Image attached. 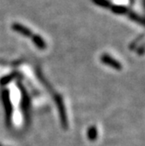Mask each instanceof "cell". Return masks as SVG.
Returning <instances> with one entry per match:
<instances>
[{
  "instance_id": "cell-3",
  "label": "cell",
  "mask_w": 145,
  "mask_h": 146,
  "mask_svg": "<svg viewBox=\"0 0 145 146\" xmlns=\"http://www.w3.org/2000/svg\"><path fill=\"white\" fill-rule=\"evenodd\" d=\"M32 40L34 43V45L40 50H45L46 48V43L44 40V38L37 34H33L32 36Z\"/></svg>"
},
{
  "instance_id": "cell-1",
  "label": "cell",
  "mask_w": 145,
  "mask_h": 146,
  "mask_svg": "<svg viewBox=\"0 0 145 146\" xmlns=\"http://www.w3.org/2000/svg\"><path fill=\"white\" fill-rule=\"evenodd\" d=\"M101 61L103 64L109 66V67L113 68L115 70H121L122 68V64L119 61H118L117 60H115V58L111 57L109 54H102L101 56Z\"/></svg>"
},
{
  "instance_id": "cell-6",
  "label": "cell",
  "mask_w": 145,
  "mask_h": 146,
  "mask_svg": "<svg viewBox=\"0 0 145 146\" xmlns=\"http://www.w3.org/2000/svg\"><path fill=\"white\" fill-rule=\"evenodd\" d=\"M16 77V73H13V74H10L8 75H5V77H3L1 79V81H0V82H1L2 85H5V84H8L11 80H13Z\"/></svg>"
},
{
  "instance_id": "cell-5",
  "label": "cell",
  "mask_w": 145,
  "mask_h": 146,
  "mask_svg": "<svg viewBox=\"0 0 145 146\" xmlns=\"http://www.w3.org/2000/svg\"><path fill=\"white\" fill-rule=\"evenodd\" d=\"M93 2L96 5L106 9H110V7L112 6V4L109 0H93Z\"/></svg>"
},
{
  "instance_id": "cell-4",
  "label": "cell",
  "mask_w": 145,
  "mask_h": 146,
  "mask_svg": "<svg viewBox=\"0 0 145 146\" xmlns=\"http://www.w3.org/2000/svg\"><path fill=\"white\" fill-rule=\"evenodd\" d=\"M110 9H111L113 13H115V14H117V15H124V14H127V13L128 12V8L123 6V5H112Z\"/></svg>"
},
{
  "instance_id": "cell-2",
  "label": "cell",
  "mask_w": 145,
  "mask_h": 146,
  "mask_svg": "<svg viewBox=\"0 0 145 146\" xmlns=\"http://www.w3.org/2000/svg\"><path fill=\"white\" fill-rule=\"evenodd\" d=\"M11 29L13 31H15L16 33L21 34L22 36L24 37H26V38H30L33 35L32 32L28 28L24 26V25L22 24H19V23H14L11 25Z\"/></svg>"
},
{
  "instance_id": "cell-7",
  "label": "cell",
  "mask_w": 145,
  "mask_h": 146,
  "mask_svg": "<svg viewBox=\"0 0 145 146\" xmlns=\"http://www.w3.org/2000/svg\"><path fill=\"white\" fill-rule=\"evenodd\" d=\"M128 16H129V18H130L131 19L134 20V21H136V23H139V24H141L142 25H143V19H142V18H141L138 14H136V13L130 12Z\"/></svg>"
}]
</instances>
